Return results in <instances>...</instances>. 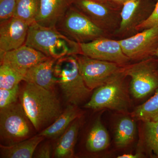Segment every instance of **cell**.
<instances>
[{"instance_id": "cell-7", "label": "cell", "mask_w": 158, "mask_h": 158, "mask_svg": "<svg viewBox=\"0 0 158 158\" xmlns=\"http://www.w3.org/2000/svg\"><path fill=\"white\" fill-rule=\"evenodd\" d=\"M80 73L90 90L104 85L123 70L114 62L92 59L82 54L76 55Z\"/></svg>"}, {"instance_id": "cell-31", "label": "cell", "mask_w": 158, "mask_h": 158, "mask_svg": "<svg viewBox=\"0 0 158 158\" xmlns=\"http://www.w3.org/2000/svg\"><path fill=\"white\" fill-rule=\"evenodd\" d=\"M110 1L114 2L117 3V4L123 5L126 2H127L129 1V0H110Z\"/></svg>"}, {"instance_id": "cell-9", "label": "cell", "mask_w": 158, "mask_h": 158, "mask_svg": "<svg viewBox=\"0 0 158 158\" xmlns=\"http://www.w3.org/2000/svg\"><path fill=\"white\" fill-rule=\"evenodd\" d=\"M81 54L92 59L125 64L130 60L123 52L118 40L100 37L88 42L79 43Z\"/></svg>"}, {"instance_id": "cell-18", "label": "cell", "mask_w": 158, "mask_h": 158, "mask_svg": "<svg viewBox=\"0 0 158 158\" xmlns=\"http://www.w3.org/2000/svg\"><path fill=\"white\" fill-rule=\"evenodd\" d=\"M73 6L102 28L110 16L107 7L95 0H75Z\"/></svg>"}, {"instance_id": "cell-16", "label": "cell", "mask_w": 158, "mask_h": 158, "mask_svg": "<svg viewBox=\"0 0 158 158\" xmlns=\"http://www.w3.org/2000/svg\"><path fill=\"white\" fill-rule=\"evenodd\" d=\"M80 117L76 106L69 104L50 125L43 130L39 135L55 139L62 135L74 120Z\"/></svg>"}, {"instance_id": "cell-30", "label": "cell", "mask_w": 158, "mask_h": 158, "mask_svg": "<svg viewBox=\"0 0 158 158\" xmlns=\"http://www.w3.org/2000/svg\"><path fill=\"white\" fill-rule=\"evenodd\" d=\"M143 155L141 153H137L135 154H125L119 156L118 158H140L143 157Z\"/></svg>"}, {"instance_id": "cell-1", "label": "cell", "mask_w": 158, "mask_h": 158, "mask_svg": "<svg viewBox=\"0 0 158 158\" xmlns=\"http://www.w3.org/2000/svg\"><path fill=\"white\" fill-rule=\"evenodd\" d=\"M26 83L20 90V101L31 123L38 131L62 114L61 105L53 90Z\"/></svg>"}, {"instance_id": "cell-29", "label": "cell", "mask_w": 158, "mask_h": 158, "mask_svg": "<svg viewBox=\"0 0 158 158\" xmlns=\"http://www.w3.org/2000/svg\"><path fill=\"white\" fill-rule=\"evenodd\" d=\"M51 148L48 144H44L38 150L35 155V157L49 158L51 157Z\"/></svg>"}, {"instance_id": "cell-8", "label": "cell", "mask_w": 158, "mask_h": 158, "mask_svg": "<svg viewBox=\"0 0 158 158\" xmlns=\"http://www.w3.org/2000/svg\"><path fill=\"white\" fill-rule=\"evenodd\" d=\"M123 72L131 78L130 91L135 98H143L158 89V73L150 60L129 65Z\"/></svg>"}, {"instance_id": "cell-20", "label": "cell", "mask_w": 158, "mask_h": 158, "mask_svg": "<svg viewBox=\"0 0 158 158\" xmlns=\"http://www.w3.org/2000/svg\"><path fill=\"white\" fill-rule=\"evenodd\" d=\"M136 125L135 121L128 116L122 117L116 127L115 144L119 148L127 147L135 138Z\"/></svg>"}, {"instance_id": "cell-32", "label": "cell", "mask_w": 158, "mask_h": 158, "mask_svg": "<svg viewBox=\"0 0 158 158\" xmlns=\"http://www.w3.org/2000/svg\"><path fill=\"white\" fill-rule=\"evenodd\" d=\"M154 55L155 56H156L157 57L158 59V44L156 48L155 51L154 53Z\"/></svg>"}, {"instance_id": "cell-13", "label": "cell", "mask_w": 158, "mask_h": 158, "mask_svg": "<svg viewBox=\"0 0 158 158\" xmlns=\"http://www.w3.org/2000/svg\"><path fill=\"white\" fill-rule=\"evenodd\" d=\"M75 0H40V8L36 22L40 25L56 27Z\"/></svg>"}, {"instance_id": "cell-33", "label": "cell", "mask_w": 158, "mask_h": 158, "mask_svg": "<svg viewBox=\"0 0 158 158\" xmlns=\"http://www.w3.org/2000/svg\"><path fill=\"white\" fill-rule=\"evenodd\" d=\"M95 1H98V2H101L102 0H95Z\"/></svg>"}, {"instance_id": "cell-6", "label": "cell", "mask_w": 158, "mask_h": 158, "mask_svg": "<svg viewBox=\"0 0 158 158\" xmlns=\"http://www.w3.org/2000/svg\"><path fill=\"white\" fill-rule=\"evenodd\" d=\"M30 120L22 105L16 102L0 109V135L11 144L23 141L31 132Z\"/></svg>"}, {"instance_id": "cell-27", "label": "cell", "mask_w": 158, "mask_h": 158, "mask_svg": "<svg viewBox=\"0 0 158 158\" xmlns=\"http://www.w3.org/2000/svg\"><path fill=\"white\" fill-rule=\"evenodd\" d=\"M17 0H0V22L14 16Z\"/></svg>"}, {"instance_id": "cell-5", "label": "cell", "mask_w": 158, "mask_h": 158, "mask_svg": "<svg viewBox=\"0 0 158 158\" xmlns=\"http://www.w3.org/2000/svg\"><path fill=\"white\" fill-rule=\"evenodd\" d=\"M56 28L66 37L78 43L103 37V30L74 6L69 8L57 23Z\"/></svg>"}, {"instance_id": "cell-25", "label": "cell", "mask_w": 158, "mask_h": 158, "mask_svg": "<svg viewBox=\"0 0 158 158\" xmlns=\"http://www.w3.org/2000/svg\"><path fill=\"white\" fill-rule=\"evenodd\" d=\"M144 135L148 151L158 158V120L144 122Z\"/></svg>"}, {"instance_id": "cell-2", "label": "cell", "mask_w": 158, "mask_h": 158, "mask_svg": "<svg viewBox=\"0 0 158 158\" xmlns=\"http://www.w3.org/2000/svg\"><path fill=\"white\" fill-rule=\"evenodd\" d=\"M25 44L56 60L66 56L81 54L78 43L66 37L56 27H45L36 22L29 27Z\"/></svg>"}, {"instance_id": "cell-19", "label": "cell", "mask_w": 158, "mask_h": 158, "mask_svg": "<svg viewBox=\"0 0 158 158\" xmlns=\"http://www.w3.org/2000/svg\"><path fill=\"white\" fill-rule=\"evenodd\" d=\"M110 144L107 130L102 123L100 118L98 117L88 134L86 142V148L90 152H99L106 149Z\"/></svg>"}, {"instance_id": "cell-21", "label": "cell", "mask_w": 158, "mask_h": 158, "mask_svg": "<svg viewBox=\"0 0 158 158\" xmlns=\"http://www.w3.org/2000/svg\"><path fill=\"white\" fill-rule=\"evenodd\" d=\"M40 8V0H17L13 17L28 24L36 22Z\"/></svg>"}, {"instance_id": "cell-14", "label": "cell", "mask_w": 158, "mask_h": 158, "mask_svg": "<svg viewBox=\"0 0 158 158\" xmlns=\"http://www.w3.org/2000/svg\"><path fill=\"white\" fill-rule=\"evenodd\" d=\"M56 59L49 58L30 68L27 72L24 81L33 83L53 90L56 84L54 76V67Z\"/></svg>"}, {"instance_id": "cell-17", "label": "cell", "mask_w": 158, "mask_h": 158, "mask_svg": "<svg viewBox=\"0 0 158 158\" xmlns=\"http://www.w3.org/2000/svg\"><path fill=\"white\" fill-rule=\"evenodd\" d=\"M80 117L74 120L69 127L60 136L56 145L54 157L57 158H69L74 156V149L80 129Z\"/></svg>"}, {"instance_id": "cell-23", "label": "cell", "mask_w": 158, "mask_h": 158, "mask_svg": "<svg viewBox=\"0 0 158 158\" xmlns=\"http://www.w3.org/2000/svg\"><path fill=\"white\" fill-rule=\"evenodd\" d=\"M24 81V76L9 65L1 64L0 89H11Z\"/></svg>"}, {"instance_id": "cell-24", "label": "cell", "mask_w": 158, "mask_h": 158, "mask_svg": "<svg viewBox=\"0 0 158 158\" xmlns=\"http://www.w3.org/2000/svg\"><path fill=\"white\" fill-rule=\"evenodd\" d=\"M140 0H129L123 4L120 16L121 21L118 29V33L127 31L132 24L137 15Z\"/></svg>"}, {"instance_id": "cell-12", "label": "cell", "mask_w": 158, "mask_h": 158, "mask_svg": "<svg viewBox=\"0 0 158 158\" xmlns=\"http://www.w3.org/2000/svg\"><path fill=\"white\" fill-rule=\"evenodd\" d=\"M0 23V54L25 44L30 27L28 24L15 17Z\"/></svg>"}, {"instance_id": "cell-15", "label": "cell", "mask_w": 158, "mask_h": 158, "mask_svg": "<svg viewBox=\"0 0 158 158\" xmlns=\"http://www.w3.org/2000/svg\"><path fill=\"white\" fill-rule=\"evenodd\" d=\"M44 138L38 135L9 145H1V156L7 158H32L37 146Z\"/></svg>"}, {"instance_id": "cell-22", "label": "cell", "mask_w": 158, "mask_h": 158, "mask_svg": "<svg viewBox=\"0 0 158 158\" xmlns=\"http://www.w3.org/2000/svg\"><path fill=\"white\" fill-rule=\"evenodd\" d=\"M133 117L138 120L146 121L158 120V89L147 101L140 105L132 113Z\"/></svg>"}, {"instance_id": "cell-26", "label": "cell", "mask_w": 158, "mask_h": 158, "mask_svg": "<svg viewBox=\"0 0 158 158\" xmlns=\"http://www.w3.org/2000/svg\"><path fill=\"white\" fill-rule=\"evenodd\" d=\"M19 91V85L11 89H0V109L17 102Z\"/></svg>"}, {"instance_id": "cell-3", "label": "cell", "mask_w": 158, "mask_h": 158, "mask_svg": "<svg viewBox=\"0 0 158 158\" xmlns=\"http://www.w3.org/2000/svg\"><path fill=\"white\" fill-rule=\"evenodd\" d=\"M54 76L66 101L77 106L85 101L91 93L80 73L76 55L57 59Z\"/></svg>"}, {"instance_id": "cell-11", "label": "cell", "mask_w": 158, "mask_h": 158, "mask_svg": "<svg viewBox=\"0 0 158 158\" xmlns=\"http://www.w3.org/2000/svg\"><path fill=\"white\" fill-rule=\"evenodd\" d=\"M0 57L1 64L9 65L24 77L30 68L49 59L41 52L25 44L15 49L0 54Z\"/></svg>"}, {"instance_id": "cell-28", "label": "cell", "mask_w": 158, "mask_h": 158, "mask_svg": "<svg viewBox=\"0 0 158 158\" xmlns=\"http://www.w3.org/2000/svg\"><path fill=\"white\" fill-rule=\"evenodd\" d=\"M158 27V0L153 11L146 19L136 26L137 30H145L150 28Z\"/></svg>"}, {"instance_id": "cell-4", "label": "cell", "mask_w": 158, "mask_h": 158, "mask_svg": "<svg viewBox=\"0 0 158 158\" xmlns=\"http://www.w3.org/2000/svg\"><path fill=\"white\" fill-rule=\"evenodd\" d=\"M125 76L123 69L104 85L95 89L85 107L127 112L129 107L130 100L123 80Z\"/></svg>"}, {"instance_id": "cell-10", "label": "cell", "mask_w": 158, "mask_h": 158, "mask_svg": "<svg viewBox=\"0 0 158 158\" xmlns=\"http://www.w3.org/2000/svg\"><path fill=\"white\" fill-rule=\"evenodd\" d=\"M123 52L130 59H138L154 53L158 44V27L118 40Z\"/></svg>"}]
</instances>
